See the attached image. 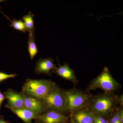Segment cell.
<instances>
[{
	"label": "cell",
	"instance_id": "8fae6325",
	"mask_svg": "<svg viewBox=\"0 0 123 123\" xmlns=\"http://www.w3.org/2000/svg\"><path fill=\"white\" fill-rule=\"evenodd\" d=\"M24 107L38 115L46 111L44 104L40 99L25 94H24Z\"/></svg>",
	"mask_w": 123,
	"mask_h": 123
},
{
	"label": "cell",
	"instance_id": "44dd1931",
	"mask_svg": "<svg viewBox=\"0 0 123 123\" xmlns=\"http://www.w3.org/2000/svg\"><path fill=\"white\" fill-rule=\"evenodd\" d=\"M118 102L119 105L120 107H123V95L121 94L118 98Z\"/></svg>",
	"mask_w": 123,
	"mask_h": 123
},
{
	"label": "cell",
	"instance_id": "ac0fdd59",
	"mask_svg": "<svg viewBox=\"0 0 123 123\" xmlns=\"http://www.w3.org/2000/svg\"><path fill=\"white\" fill-rule=\"evenodd\" d=\"M17 76L16 73L8 74L6 73L0 72V83L5 80L10 78H13Z\"/></svg>",
	"mask_w": 123,
	"mask_h": 123
},
{
	"label": "cell",
	"instance_id": "9a60e30c",
	"mask_svg": "<svg viewBox=\"0 0 123 123\" xmlns=\"http://www.w3.org/2000/svg\"><path fill=\"white\" fill-rule=\"evenodd\" d=\"M3 14L4 15V16L5 17L11 22V24L10 25V26L12 27L15 30L20 31L23 33H25L27 31L25 27L24 23L23 20L20 19V20H17L16 19H13V20H11L7 16L5 15L4 13H3Z\"/></svg>",
	"mask_w": 123,
	"mask_h": 123
},
{
	"label": "cell",
	"instance_id": "30bf717a",
	"mask_svg": "<svg viewBox=\"0 0 123 123\" xmlns=\"http://www.w3.org/2000/svg\"><path fill=\"white\" fill-rule=\"evenodd\" d=\"M54 60L50 57L40 59L36 62L35 73L37 75L44 74L52 76V72L55 68Z\"/></svg>",
	"mask_w": 123,
	"mask_h": 123
},
{
	"label": "cell",
	"instance_id": "7c38bea8",
	"mask_svg": "<svg viewBox=\"0 0 123 123\" xmlns=\"http://www.w3.org/2000/svg\"><path fill=\"white\" fill-rule=\"evenodd\" d=\"M10 110L24 123H33L32 120L34 119L35 120L39 115L24 107Z\"/></svg>",
	"mask_w": 123,
	"mask_h": 123
},
{
	"label": "cell",
	"instance_id": "7a4b0ae2",
	"mask_svg": "<svg viewBox=\"0 0 123 123\" xmlns=\"http://www.w3.org/2000/svg\"><path fill=\"white\" fill-rule=\"evenodd\" d=\"M65 101L66 114L88 107L93 94L74 88L62 90Z\"/></svg>",
	"mask_w": 123,
	"mask_h": 123
},
{
	"label": "cell",
	"instance_id": "ba28073f",
	"mask_svg": "<svg viewBox=\"0 0 123 123\" xmlns=\"http://www.w3.org/2000/svg\"><path fill=\"white\" fill-rule=\"evenodd\" d=\"M58 63V67H56L52 70V72L55 73L62 78L72 82L74 86L79 83V80L77 79L75 76V71L70 68L67 63H64L63 65H61Z\"/></svg>",
	"mask_w": 123,
	"mask_h": 123
},
{
	"label": "cell",
	"instance_id": "3957f363",
	"mask_svg": "<svg viewBox=\"0 0 123 123\" xmlns=\"http://www.w3.org/2000/svg\"><path fill=\"white\" fill-rule=\"evenodd\" d=\"M121 86L112 77L108 68L104 67L101 73L91 81L85 91L90 93L91 91L100 89L105 92L114 93Z\"/></svg>",
	"mask_w": 123,
	"mask_h": 123
},
{
	"label": "cell",
	"instance_id": "ffe728a7",
	"mask_svg": "<svg viewBox=\"0 0 123 123\" xmlns=\"http://www.w3.org/2000/svg\"><path fill=\"white\" fill-rule=\"evenodd\" d=\"M5 99V97L4 95L1 93V91L0 90V110L1 108L2 102Z\"/></svg>",
	"mask_w": 123,
	"mask_h": 123
},
{
	"label": "cell",
	"instance_id": "e0dca14e",
	"mask_svg": "<svg viewBox=\"0 0 123 123\" xmlns=\"http://www.w3.org/2000/svg\"><path fill=\"white\" fill-rule=\"evenodd\" d=\"M92 112L94 123H109L108 119L99 114Z\"/></svg>",
	"mask_w": 123,
	"mask_h": 123
},
{
	"label": "cell",
	"instance_id": "8992f818",
	"mask_svg": "<svg viewBox=\"0 0 123 123\" xmlns=\"http://www.w3.org/2000/svg\"><path fill=\"white\" fill-rule=\"evenodd\" d=\"M69 120L68 116L55 111H50L39 115L35 123H63L68 122Z\"/></svg>",
	"mask_w": 123,
	"mask_h": 123
},
{
	"label": "cell",
	"instance_id": "277c9868",
	"mask_svg": "<svg viewBox=\"0 0 123 123\" xmlns=\"http://www.w3.org/2000/svg\"><path fill=\"white\" fill-rule=\"evenodd\" d=\"M56 85L55 82L50 80L27 79L23 84L21 92L41 99Z\"/></svg>",
	"mask_w": 123,
	"mask_h": 123
},
{
	"label": "cell",
	"instance_id": "2e32d148",
	"mask_svg": "<svg viewBox=\"0 0 123 123\" xmlns=\"http://www.w3.org/2000/svg\"><path fill=\"white\" fill-rule=\"evenodd\" d=\"M120 106L108 118L109 123H121L119 115Z\"/></svg>",
	"mask_w": 123,
	"mask_h": 123
},
{
	"label": "cell",
	"instance_id": "5bb4252c",
	"mask_svg": "<svg viewBox=\"0 0 123 123\" xmlns=\"http://www.w3.org/2000/svg\"><path fill=\"white\" fill-rule=\"evenodd\" d=\"M28 51L31 59L33 60L38 52L37 48L35 42L34 34H29L28 37Z\"/></svg>",
	"mask_w": 123,
	"mask_h": 123
},
{
	"label": "cell",
	"instance_id": "cb8c5ba5",
	"mask_svg": "<svg viewBox=\"0 0 123 123\" xmlns=\"http://www.w3.org/2000/svg\"><path fill=\"white\" fill-rule=\"evenodd\" d=\"M68 123V122H67V123Z\"/></svg>",
	"mask_w": 123,
	"mask_h": 123
},
{
	"label": "cell",
	"instance_id": "603a6c76",
	"mask_svg": "<svg viewBox=\"0 0 123 123\" xmlns=\"http://www.w3.org/2000/svg\"><path fill=\"white\" fill-rule=\"evenodd\" d=\"M69 122H70V123H73V122H72V121H70V120H69Z\"/></svg>",
	"mask_w": 123,
	"mask_h": 123
},
{
	"label": "cell",
	"instance_id": "52a82bcc",
	"mask_svg": "<svg viewBox=\"0 0 123 123\" xmlns=\"http://www.w3.org/2000/svg\"><path fill=\"white\" fill-rule=\"evenodd\" d=\"M3 94L7 99L5 107L8 109L18 108L24 107V94L9 89Z\"/></svg>",
	"mask_w": 123,
	"mask_h": 123
},
{
	"label": "cell",
	"instance_id": "6da1fadb",
	"mask_svg": "<svg viewBox=\"0 0 123 123\" xmlns=\"http://www.w3.org/2000/svg\"><path fill=\"white\" fill-rule=\"evenodd\" d=\"M119 96L115 93L105 92L93 95L87 107L92 112L101 115L108 119L117 108L119 107Z\"/></svg>",
	"mask_w": 123,
	"mask_h": 123
},
{
	"label": "cell",
	"instance_id": "4fadbf2b",
	"mask_svg": "<svg viewBox=\"0 0 123 123\" xmlns=\"http://www.w3.org/2000/svg\"><path fill=\"white\" fill-rule=\"evenodd\" d=\"M35 15L31 12H29L26 15H24L22 17L23 21L27 31H29V34L34 35L35 28L33 18Z\"/></svg>",
	"mask_w": 123,
	"mask_h": 123
},
{
	"label": "cell",
	"instance_id": "5b68a950",
	"mask_svg": "<svg viewBox=\"0 0 123 123\" xmlns=\"http://www.w3.org/2000/svg\"><path fill=\"white\" fill-rule=\"evenodd\" d=\"M40 100L44 104L46 111H55L64 115L66 114L62 89L57 85Z\"/></svg>",
	"mask_w": 123,
	"mask_h": 123
},
{
	"label": "cell",
	"instance_id": "9c48e42d",
	"mask_svg": "<svg viewBox=\"0 0 123 123\" xmlns=\"http://www.w3.org/2000/svg\"><path fill=\"white\" fill-rule=\"evenodd\" d=\"M68 116L74 123H94L92 111L87 108L71 112Z\"/></svg>",
	"mask_w": 123,
	"mask_h": 123
},
{
	"label": "cell",
	"instance_id": "d6986e66",
	"mask_svg": "<svg viewBox=\"0 0 123 123\" xmlns=\"http://www.w3.org/2000/svg\"><path fill=\"white\" fill-rule=\"evenodd\" d=\"M120 119L121 123H123V107H120L119 112Z\"/></svg>",
	"mask_w": 123,
	"mask_h": 123
},
{
	"label": "cell",
	"instance_id": "7402d4cb",
	"mask_svg": "<svg viewBox=\"0 0 123 123\" xmlns=\"http://www.w3.org/2000/svg\"><path fill=\"white\" fill-rule=\"evenodd\" d=\"M0 123H10V122L7 120H5L4 116L0 115Z\"/></svg>",
	"mask_w": 123,
	"mask_h": 123
}]
</instances>
